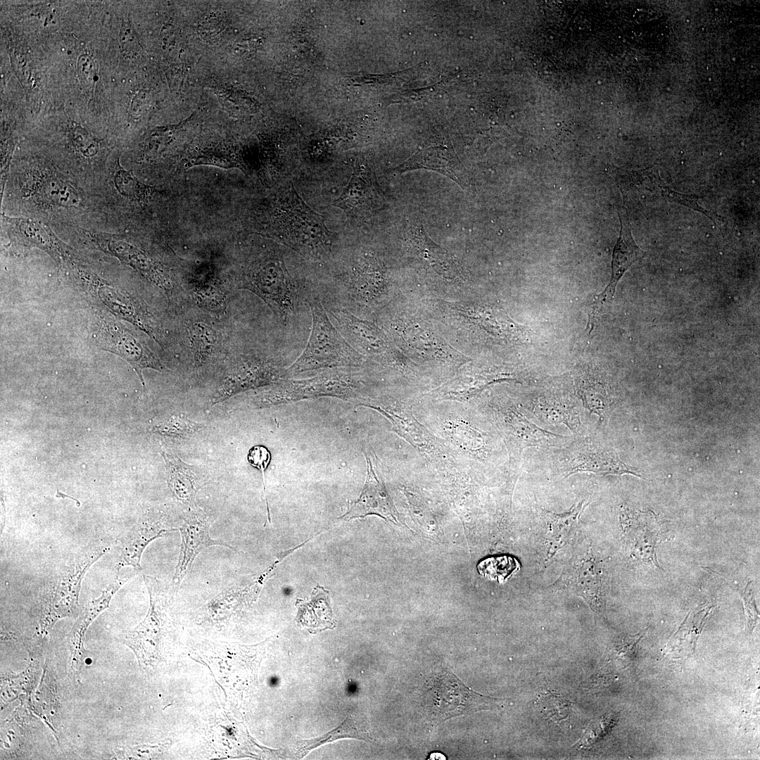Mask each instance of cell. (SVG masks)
<instances>
[{
    "instance_id": "25",
    "label": "cell",
    "mask_w": 760,
    "mask_h": 760,
    "mask_svg": "<svg viewBox=\"0 0 760 760\" xmlns=\"http://www.w3.org/2000/svg\"><path fill=\"white\" fill-rule=\"evenodd\" d=\"M378 195L371 172L357 165L348 185L333 205L343 210L348 217L360 219L376 208Z\"/></svg>"
},
{
    "instance_id": "17",
    "label": "cell",
    "mask_w": 760,
    "mask_h": 760,
    "mask_svg": "<svg viewBox=\"0 0 760 760\" xmlns=\"http://www.w3.org/2000/svg\"><path fill=\"white\" fill-rule=\"evenodd\" d=\"M569 583L590 607L594 614L602 617L606 612L607 574L604 562L591 547L573 563Z\"/></svg>"
},
{
    "instance_id": "8",
    "label": "cell",
    "mask_w": 760,
    "mask_h": 760,
    "mask_svg": "<svg viewBox=\"0 0 760 760\" xmlns=\"http://www.w3.org/2000/svg\"><path fill=\"white\" fill-rule=\"evenodd\" d=\"M149 595V608L143 620L134 629L121 638V642L130 647L137 657L141 669L153 668L159 659L160 642L165 625V606L167 603L166 588L160 581L150 576H144Z\"/></svg>"
},
{
    "instance_id": "13",
    "label": "cell",
    "mask_w": 760,
    "mask_h": 760,
    "mask_svg": "<svg viewBox=\"0 0 760 760\" xmlns=\"http://www.w3.org/2000/svg\"><path fill=\"white\" fill-rule=\"evenodd\" d=\"M341 292L347 301L372 306L386 294L384 265L371 253L358 255L341 277Z\"/></svg>"
},
{
    "instance_id": "42",
    "label": "cell",
    "mask_w": 760,
    "mask_h": 760,
    "mask_svg": "<svg viewBox=\"0 0 760 760\" xmlns=\"http://www.w3.org/2000/svg\"><path fill=\"white\" fill-rule=\"evenodd\" d=\"M71 139L75 147L84 156L91 157L97 153L98 141L84 129L79 127L74 128Z\"/></svg>"
},
{
    "instance_id": "12",
    "label": "cell",
    "mask_w": 760,
    "mask_h": 760,
    "mask_svg": "<svg viewBox=\"0 0 760 760\" xmlns=\"http://www.w3.org/2000/svg\"><path fill=\"white\" fill-rule=\"evenodd\" d=\"M327 310L343 336L365 355L383 363L395 365L400 362L398 351L377 325L357 317L341 306L329 305Z\"/></svg>"
},
{
    "instance_id": "44",
    "label": "cell",
    "mask_w": 760,
    "mask_h": 760,
    "mask_svg": "<svg viewBox=\"0 0 760 760\" xmlns=\"http://www.w3.org/2000/svg\"><path fill=\"white\" fill-rule=\"evenodd\" d=\"M429 759H445V756L441 752H433L430 754Z\"/></svg>"
},
{
    "instance_id": "41",
    "label": "cell",
    "mask_w": 760,
    "mask_h": 760,
    "mask_svg": "<svg viewBox=\"0 0 760 760\" xmlns=\"http://www.w3.org/2000/svg\"><path fill=\"white\" fill-rule=\"evenodd\" d=\"M249 464L261 471L262 475L263 491L267 507V519L270 524V514L267 499L265 494V471L267 468L271 460V454L269 450L263 445L253 446L248 452L247 456Z\"/></svg>"
},
{
    "instance_id": "36",
    "label": "cell",
    "mask_w": 760,
    "mask_h": 760,
    "mask_svg": "<svg viewBox=\"0 0 760 760\" xmlns=\"http://www.w3.org/2000/svg\"><path fill=\"white\" fill-rule=\"evenodd\" d=\"M580 396L585 408L604 419L609 412L610 401L605 390L599 384L585 382L580 386Z\"/></svg>"
},
{
    "instance_id": "33",
    "label": "cell",
    "mask_w": 760,
    "mask_h": 760,
    "mask_svg": "<svg viewBox=\"0 0 760 760\" xmlns=\"http://www.w3.org/2000/svg\"><path fill=\"white\" fill-rule=\"evenodd\" d=\"M188 334L194 364L201 365L214 350L217 341V331L207 324L197 322L189 327Z\"/></svg>"
},
{
    "instance_id": "39",
    "label": "cell",
    "mask_w": 760,
    "mask_h": 760,
    "mask_svg": "<svg viewBox=\"0 0 760 760\" xmlns=\"http://www.w3.org/2000/svg\"><path fill=\"white\" fill-rule=\"evenodd\" d=\"M540 702L543 713L552 720H563L569 715L571 702L559 695L554 692L545 693L540 696Z\"/></svg>"
},
{
    "instance_id": "34",
    "label": "cell",
    "mask_w": 760,
    "mask_h": 760,
    "mask_svg": "<svg viewBox=\"0 0 760 760\" xmlns=\"http://www.w3.org/2000/svg\"><path fill=\"white\" fill-rule=\"evenodd\" d=\"M114 184L122 196L138 202H146L154 193L153 189L141 183L134 174L119 165L114 174Z\"/></svg>"
},
{
    "instance_id": "9",
    "label": "cell",
    "mask_w": 760,
    "mask_h": 760,
    "mask_svg": "<svg viewBox=\"0 0 760 760\" xmlns=\"http://www.w3.org/2000/svg\"><path fill=\"white\" fill-rule=\"evenodd\" d=\"M429 706L439 721L500 707L501 699L479 694L450 671L443 669L430 680Z\"/></svg>"
},
{
    "instance_id": "27",
    "label": "cell",
    "mask_w": 760,
    "mask_h": 760,
    "mask_svg": "<svg viewBox=\"0 0 760 760\" xmlns=\"http://www.w3.org/2000/svg\"><path fill=\"white\" fill-rule=\"evenodd\" d=\"M162 456L167 473L168 485L174 496L180 502L194 504L198 490L208 481L198 471L179 457L162 451Z\"/></svg>"
},
{
    "instance_id": "11",
    "label": "cell",
    "mask_w": 760,
    "mask_h": 760,
    "mask_svg": "<svg viewBox=\"0 0 760 760\" xmlns=\"http://www.w3.org/2000/svg\"><path fill=\"white\" fill-rule=\"evenodd\" d=\"M189 507L179 518L177 528L181 535V545L172 578V587L176 593L191 568L195 558L203 549L211 546H223L234 550L229 544L210 537V528L215 520L213 514L195 504Z\"/></svg>"
},
{
    "instance_id": "16",
    "label": "cell",
    "mask_w": 760,
    "mask_h": 760,
    "mask_svg": "<svg viewBox=\"0 0 760 760\" xmlns=\"http://www.w3.org/2000/svg\"><path fill=\"white\" fill-rule=\"evenodd\" d=\"M178 525L179 520L162 509H151L142 514L123 536L116 564L118 571L125 566L140 571L141 555L146 546L167 533L177 531Z\"/></svg>"
},
{
    "instance_id": "26",
    "label": "cell",
    "mask_w": 760,
    "mask_h": 760,
    "mask_svg": "<svg viewBox=\"0 0 760 760\" xmlns=\"http://www.w3.org/2000/svg\"><path fill=\"white\" fill-rule=\"evenodd\" d=\"M578 472L642 477L633 467L623 462L615 451L604 448H589L578 453L569 462L563 476L566 478Z\"/></svg>"
},
{
    "instance_id": "14",
    "label": "cell",
    "mask_w": 760,
    "mask_h": 760,
    "mask_svg": "<svg viewBox=\"0 0 760 760\" xmlns=\"http://www.w3.org/2000/svg\"><path fill=\"white\" fill-rule=\"evenodd\" d=\"M10 238L15 243L28 248H37L59 265L72 268L81 265L82 257L66 245L45 224L27 217L2 215Z\"/></svg>"
},
{
    "instance_id": "28",
    "label": "cell",
    "mask_w": 760,
    "mask_h": 760,
    "mask_svg": "<svg viewBox=\"0 0 760 760\" xmlns=\"http://www.w3.org/2000/svg\"><path fill=\"white\" fill-rule=\"evenodd\" d=\"M410 244L422 262L441 276L452 279L458 272L457 265L451 255L426 234L423 226L411 232Z\"/></svg>"
},
{
    "instance_id": "35",
    "label": "cell",
    "mask_w": 760,
    "mask_h": 760,
    "mask_svg": "<svg viewBox=\"0 0 760 760\" xmlns=\"http://www.w3.org/2000/svg\"><path fill=\"white\" fill-rule=\"evenodd\" d=\"M203 426V424L191 421L183 414H174L156 425L155 431L172 438H184L199 431Z\"/></svg>"
},
{
    "instance_id": "3",
    "label": "cell",
    "mask_w": 760,
    "mask_h": 760,
    "mask_svg": "<svg viewBox=\"0 0 760 760\" xmlns=\"http://www.w3.org/2000/svg\"><path fill=\"white\" fill-rule=\"evenodd\" d=\"M248 400L251 408H264L298 400L335 397L346 400L360 398V374L355 367L334 368L314 377L284 379L270 386Z\"/></svg>"
},
{
    "instance_id": "32",
    "label": "cell",
    "mask_w": 760,
    "mask_h": 760,
    "mask_svg": "<svg viewBox=\"0 0 760 760\" xmlns=\"http://www.w3.org/2000/svg\"><path fill=\"white\" fill-rule=\"evenodd\" d=\"M39 185V193L50 204L62 207H77L81 198L75 189L67 181L56 177H46Z\"/></svg>"
},
{
    "instance_id": "19",
    "label": "cell",
    "mask_w": 760,
    "mask_h": 760,
    "mask_svg": "<svg viewBox=\"0 0 760 760\" xmlns=\"http://www.w3.org/2000/svg\"><path fill=\"white\" fill-rule=\"evenodd\" d=\"M618 214L621 229L612 253L611 279L604 290L595 297L587 324L589 334L593 329L597 315L600 313L603 305L612 300L621 277L633 262L642 258L645 255V251L637 246L633 237L626 208L620 206Z\"/></svg>"
},
{
    "instance_id": "18",
    "label": "cell",
    "mask_w": 760,
    "mask_h": 760,
    "mask_svg": "<svg viewBox=\"0 0 760 760\" xmlns=\"http://www.w3.org/2000/svg\"><path fill=\"white\" fill-rule=\"evenodd\" d=\"M496 416L509 450L515 457L520 456L527 448L552 447L563 444L566 441V437L543 429L533 424L514 406L498 409Z\"/></svg>"
},
{
    "instance_id": "24",
    "label": "cell",
    "mask_w": 760,
    "mask_h": 760,
    "mask_svg": "<svg viewBox=\"0 0 760 760\" xmlns=\"http://www.w3.org/2000/svg\"><path fill=\"white\" fill-rule=\"evenodd\" d=\"M275 565H272L262 574L243 585H235L215 595L205 606L204 620L210 623H221L230 619L254 602Z\"/></svg>"
},
{
    "instance_id": "2",
    "label": "cell",
    "mask_w": 760,
    "mask_h": 760,
    "mask_svg": "<svg viewBox=\"0 0 760 760\" xmlns=\"http://www.w3.org/2000/svg\"><path fill=\"white\" fill-rule=\"evenodd\" d=\"M305 297L311 311L312 329L304 350L287 367L289 376L322 369L359 367L363 356L331 323L319 296L310 290L305 291Z\"/></svg>"
},
{
    "instance_id": "4",
    "label": "cell",
    "mask_w": 760,
    "mask_h": 760,
    "mask_svg": "<svg viewBox=\"0 0 760 760\" xmlns=\"http://www.w3.org/2000/svg\"><path fill=\"white\" fill-rule=\"evenodd\" d=\"M239 287L260 298L281 323H288L297 313L298 288L277 254H263L250 261L240 277Z\"/></svg>"
},
{
    "instance_id": "20",
    "label": "cell",
    "mask_w": 760,
    "mask_h": 760,
    "mask_svg": "<svg viewBox=\"0 0 760 760\" xmlns=\"http://www.w3.org/2000/svg\"><path fill=\"white\" fill-rule=\"evenodd\" d=\"M85 234L101 250L132 267L157 286L166 291L172 290L173 281L167 269L139 248L101 234L89 231Z\"/></svg>"
},
{
    "instance_id": "30",
    "label": "cell",
    "mask_w": 760,
    "mask_h": 760,
    "mask_svg": "<svg viewBox=\"0 0 760 760\" xmlns=\"http://www.w3.org/2000/svg\"><path fill=\"white\" fill-rule=\"evenodd\" d=\"M531 411L546 424L564 425L575 433H581L583 430L578 410L569 403L552 398H538L531 403Z\"/></svg>"
},
{
    "instance_id": "38",
    "label": "cell",
    "mask_w": 760,
    "mask_h": 760,
    "mask_svg": "<svg viewBox=\"0 0 760 760\" xmlns=\"http://www.w3.org/2000/svg\"><path fill=\"white\" fill-rule=\"evenodd\" d=\"M663 198L679 204L696 211H698L709 217L720 228L724 225L723 218L717 213L702 207L698 203V198L694 195L683 194L672 190L664 185L662 190Z\"/></svg>"
},
{
    "instance_id": "10",
    "label": "cell",
    "mask_w": 760,
    "mask_h": 760,
    "mask_svg": "<svg viewBox=\"0 0 760 760\" xmlns=\"http://www.w3.org/2000/svg\"><path fill=\"white\" fill-rule=\"evenodd\" d=\"M287 377V367L279 359L259 354L241 356L217 388L213 403L247 390L273 385Z\"/></svg>"
},
{
    "instance_id": "22",
    "label": "cell",
    "mask_w": 760,
    "mask_h": 760,
    "mask_svg": "<svg viewBox=\"0 0 760 760\" xmlns=\"http://www.w3.org/2000/svg\"><path fill=\"white\" fill-rule=\"evenodd\" d=\"M139 572V571L132 569L127 573L118 574L105 588L101 595L89 602L81 612L80 616H79L70 631V664L72 669L77 671L80 669L82 665L86 654L84 647V640L89 626L101 612L108 607L112 597L116 592Z\"/></svg>"
},
{
    "instance_id": "29",
    "label": "cell",
    "mask_w": 760,
    "mask_h": 760,
    "mask_svg": "<svg viewBox=\"0 0 760 760\" xmlns=\"http://www.w3.org/2000/svg\"><path fill=\"white\" fill-rule=\"evenodd\" d=\"M419 168L437 171L455 181L464 189L469 187V180L464 166L457 158L448 157L445 154L435 156L431 153H418L398 166L394 171L396 173H403Z\"/></svg>"
},
{
    "instance_id": "21",
    "label": "cell",
    "mask_w": 760,
    "mask_h": 760,
    "mask_svg": "<svg viewBox=\"0 0 760 760\" xmlns=\"http://www.w3.org/2000/svg\"><path fill=\"white\" fill-rule=\"evenodd\" d=\"M367 473L365 486L357 500L340 519L350 520L363 518L367 515H378L384 519L400 524L398 513L388 494L383 480L374 465L372 458L365 455Z\"/></svg>"
},
{
    "instance_id": "6",
    "label": "cell",
    "mask_w": 760,
    "mask_h": 760,
    "mask_svg": "<svg viewBox=\"0 0 760 760\" xmlns=\"http://www.w3.org/2000/svg\"><path fill=\"white\" fill-rule=\"evenodd\" d=\"M97 309L92 313V338L94 343L101 349L127 362L144 388V369H153L161 372L164 369L163 365L137 334L109 315L106 310Z\"/></svg>"
},
{
    "instance_id": "5",
    "label": "cell",
    "mask_w": 760,
    "mask_h": 760,
    "mask_svg": "<svg viewBox=\"0 0 760 760\" xmlns=\"http://www.w3.org/2000/svg\"><path fill=\"white\" fill-rule=\"evenodd\" d=\"M110 550L108 546L89 547L68 559L51 577L42 600L39 631L46 634L59 619L80 614L82 580L93 563Z\"/></svg>"
},
{
    "instance_id": "1",
    "label": "cell",
    "mask_w": 760,
    "mask_h": 760,
    "mask_svg": "<svg viewBox=\"0 0 760 760\" xmlns=\"http://www.w3.org/2000/svg\"><path fill=\"white\" fill-rule=\"evenodd\" d=\"M263 234L308 260L325 261L332 253L333 235L324 217L305 204L293 185L277 199Z\"/></svg>"
},
{
    "instance_id": "43",
    "label": "cell",
    "mask_w": 760,
    "mask_h": 760,
    "mask_svg": "<svg viewBox=\"0 0 760 760\" xmlns=\"http://www.w3.org/2000/svg\"><path fill=\"white\" fill-rule=\"evenodd\" d=\"M77 72L83 86H93L96 78V70L93 60L86 54L80 56L77 61Z\"/></svg>"
},
{
    "instance_id": "37",
    "label": "cell",
    "mask_w": 760,
    "mask_h": 760,
    "mask_svg": "<svg viewBox=\"0 0 760 760\" xmlns=\"http://www.w3.org/2000/svg\"><path fill=\"white\" fill-rule=\"evenodd\" d=\"M518 566L516 559L503 556L483 560L478 565V571L486 577L496 578L501 582L511 576Z\"/></svg>"
},
{
    "instance_id": "23",
    "label": "cell",
    "mask_w": 760,
    "mask_h": 760,
    "mask_svg": "<svg viewBox=\"0 0 760 760\" xmlns=\"http://www.w3.org/2000/svg\"><path fill=\"white\" fill-rule=\"evenodd\" d=\"M588 499L574 503L571 509L562 513L543 509V546L545 561L552 559L575 536Z\"/></svg>"
},
{
    "instance_id": "15",
    "label": "cell",
    "mask_w": 760,
    "mask_h": 760,
    "mask_svg": "<svg viewBox=\"0 0 760 760\" xmlns=\"http://www.w3.org/2000/svg\"><path fill=\"white\" fill-rule=\"evenodd\" d=\"M619 518L623 538L631 556L660 568L657 549L662 540L664 531L662 523L655 513L623 506Z\"/></svg>"
},
{
    "instance_id": "31",
    "label": "cell",
    "mask_w": 760,
    "mask_h": 760,
    "mask_svg": "<svg viewBox=\"0 0 760 760\" xmlns=\"http://www.w3.org/2000/svg\"><path fill=\"white\" fill-rule=\"evenodd\" d=\"M342 738L372 741L368 734L357 728L354 718L349 716L338 726L322 736L313 739L297 740L295 743L296 756L301 759L313 749Z\"/></svg>"
},
{
    "instance_id": "7",
    "label": "cell",
    "mask_w": 760,
    "mask_h": 760,
    "mask_svg": "<svg viewBox=\"0 0 760 760\" xmlns=\"http://www.w3.org/2000/svg\"><path fill=\"white\" fill-rule=\"evenodd\" d=\"M72 274L78 284L96 301L116 317L127 321L161 343L160 330L147 309L128 292L110 284L82 266Z\"/></svg>"
},
{
    "instance_id": "40",
    "label": "cell",
    "mask_w": 760,
    "mask_h": 760,
    "mask_svg": "<svg viewBox=\"0 0 760 760\" xmlns=\"http://www.w3.org/2000/svg\"><path fill=\"white\" fill-rule=\"evenodd\" d=\"M718 576L721 578L723 581H725V582L729 586H730V588L738 592V593L742 597L745 612L747 626L749 631H752L754 628L758 623L759 616L755 602L754 593L751 587L749 586L750 583H748L745 587L740 588L735 584H732L731 583L728 582L726 578L721 577V575H718Z\"/></svg>"
}]
</instances>
